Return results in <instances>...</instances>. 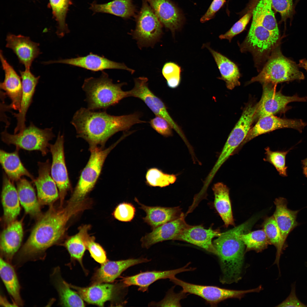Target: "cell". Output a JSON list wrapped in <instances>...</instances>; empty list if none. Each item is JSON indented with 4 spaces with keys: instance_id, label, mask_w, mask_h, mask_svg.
<instances>
[{
    "instance_id": "obj_31",
    "label": "cell",
    "mask_w": 307,
    "mask_h": 307,
    "mask_svg": "<svg viewBox=\"0 0 307 307\" xmlns=\"http://www.w3.org/2000/svg\"><path fill=\"white\" fill-rule=\"evenodd\" d=\"M211 53L219 69L221 76L218 78L224 80L227 88L232 90L239 86L241 76L239 68L234 62L226 56L213 50L207 44L204 45Z\"/></svg>"
},
{
    "instance_id": "obj_47",
    "label": "cell",
    "mask_w": 307,
    "mask_h": 307,
    "mask_svg": "<svg viewBox=\"0 0 307 307\" xmlns=\"http://www.w3.org/2000/svg\"><path fill=\"white\" fill-rule=\"evenodd\" d=\"M85 245L86 249L95 261L101 264L107 260L105 251L101 246L95 242L93 237L89 235L87 237Z\"/></svg>"
},
{
    "instance_id": "obj_24",
    "label": "cell",
    "mask_w": 307,
    "mask_h": 307,
    "mask_svg": "<svg viewBox=\"0 0 307 307\" xmlns=\"http://www.w3.org/2000/svg\"><path fill=\"white\" fill-rule=\"evenodd\" d=\"M189 263L184 266L176 269L164 271H152L140 273L135 275L122 277L121 281L126 287L136 286L138 290L144 292L148 290L149 286L156 281L161 279H169L170 280L175 275L182 272L193 270L195 268H188Z\"/></svg>"
},
{
    "instance_id": "obj_43",
    "label": "cell",
    "mask_w": 307,
    "mask_h": 307,
    "mask_svg": "<svg viewBox=\"0 0 307 307\" xmlns=\"http://www.w3.org/2000/svg\"><path fill=\"white\" fill-rule=\"evenodd\" d=\"M146 184L151 187L163 188L174 183L176 181V175L163 172L156 167L149 169L146 174Z\"/></svg>"
},
{
    "instance_id": "obj_26",
    "label": "cell",
    "mask_w": 307,
    "mask_h": 307,
    "mask_svg": "<svg viewBox=\"0 0 307 307\" xmlns=\"http://www.w3.org/2000/svg\"><path fill=\"white\" fill-rule=\"evenodd\" d=\"M221 233L219 230L213 229L211 227L206 229L202 225H190L179 234L175 240L192 244L217 256V252L212 240L219 237Z\"/></svg>"
},
{
    "instance_id": "obj_54",
    "label": "cell",
    "mask_w": 307,
    "mask_h": 307,
    "mask_svg": "<svg viewBox=\"0 0 307 307\" xmlns=\"http://www.w3.org/2000/svg\"><path fill=\"white\" fill-rule=\"evenodd\" d=\"M302 166L303 172L305 176L307 178V158L301 161Z\"/></svg>"
},
{
    "instance_id": "obj_9",
    "label": "cell",
    "mask_w": 307,
    "mask_h": 307,
    "mask_svg": "<svg viewBox=\"0 0 307 307\" xmlns=\"http://www.w3.org/2000/svg\"><path fill=\"white\" fill-rule=\"evenodd\" d=\"M257 107L256 104L250 102L246 105L241 115L230 134L218 158L211 169L215 174L221 165L234 153L247 136L255 120Z\"/></svg>"
},
{
    "instance_id": "obj_45",
    "label": "cell",
    "mask_w": 307,
    "mask_h": 307,
    "mask_svg": "<svg viewBox=\"0 0 307 307\" xmlns=\"http://www.w3.org/2000/svg\"><path fill=\"white\" fill-rule=\"evenodd\" d=\"M136 209L132 204L127 202L120 203L116 207L113 213L115 218L124 222L132 221L134 219Z\"/></svg>"
},
{
    "instance_id": "obj_7",
    "label": "cell",
    "mask_w": 307,
    "mask_h": 307,
    "mask_svg": "<svg viewBox=\"0 0 307 307\" xmlns=\"http://www.w3.org/2000/svg\"><path fill=\"white\" fill-rule=\"evenodd\" d=\"M9 126L6 125L1 133V139L5 143L14 145L19 149L39 151L43 156L50 151L49 141L55 137L52 128L41 129L31 122L22 131L11 134L7 131Z\"/></svg>"
},
{
    "instance_id": "obj_28",
    "label": "cell",
    "mask_w": 307,
    "mask_h": 307,
    "mask_svg": "<svg viewBox=\"0 0 307 307\" xmlns=\"http://www.w3.org/2000/svg\"><path fill=\"white\" fill-rule=\"evenodd\" d=\"M1 199L3 211V220L6 226L16 220L20 213V208L17 188L5 174L3 177Z\"/></svg>"
},
{
    "instance_id": "obj_55",
    "label": "cell",
    "mask_w": 307,
    "mask_h": 307,
    "mask_svg": "<svg viewBox=\"0 0 307 307\" xmlns=\"http://www.w3.org/2000/svg\"><path fill=\"white\" fill-rule=\"evenodd\" d=\"M298 67L304 69L307 71V59H303L299 60Z\"/></svg>"
},
{
    "instance_id": "obj_53",
    "label": "cell",
    "mask_w": 307,
    "mask_h": 307,
    "mask_svg": "<svg viewBox=\"0 0 307 307\" xmlns=\"http://www.w3.org/2000/svg\"><path fill=\"white\" fill-rule=\"evenodd\" d=\"M278 307H306L307 306L301 302L297 298L294 285L292 286L291 293L289 296L277 306Z\"/></svg>"
},
{
    "instance_id": "obj_12",
    "label": "cell",
    "mask_w": 307,
    "mask_h": 307,
    "mask_svg": "<svg viewBox=\"0 0 307 307\" xmlns=\"http://www.w3.org/2000/svg\"><path fill=\"white\" fill-rule=\"evenodd\" d=\"M171 281L181 287L183 292L199 296L212 306H216L220 302L228 298H241L246 294L260 291L258 287L246 290H236L215 286L197 285L185 282L176 277Z\"/></svg>"
},
{
    "instance_id": "obj_1",
    "label": "cell",
    "mask_w": 307,
    "mask_h": 307,
    "mask_svg": "<svg viewBox=\"0 0 307 307\" xmlns=\"http://www.w3.org/2000/svg\"><path fill=\"white\" fill-rule=\"evenodd\" d=\"M86 203L84 200L69 202L65 207L59 209L50 205L47 211L39 218L27 240L16 255V265L43 259L47 250L63 235L69 220L87 208Z\"/></svg>"
},
{
    "instance_id": "obj_48",
    "label": "cell",
    "mask_w": 307,
    "mask_h": 307,
    "mask_svg": "<svg viewBox=\"0 0 307 307\" xmlns=\"http://www.w3.org/2000/svg\"><path fill=\"white\" fill-rule=\"evenodd\" d=\"M272 8L279 13L281 17V21H285L293 16L294 6L293 0H271Z\"/></svg>"
},
{
    "instance_id": "obj_11",
    "label": "cell",
    "mask_w": 307,
    "mask_h": 307,
    "mask_svg": "<svg viewBox=\"0 0 307 307\" xmlns=\"http://www.w3.org/2000/svg\"><path fill=\"white\" fill-rule=\"evenodd\" d=\"M263 85V92L261 99L257 103L255 115V119L269 115H275L285 113L291 108L287 105L294 101L306 102L307 97H300L295 94L292 96L283 95L281 91H277L276 85L270 83H265Z\"/></svg>"
},
{
    "instance_id": "obj_16",
    "label": "cell",
    "mask_w": 307,
    "mask_h": 307,
    "mask_svg": "<svg viewBox=\"0 0 307 307\" xmlns=\"http://www.w3.org/2000/svg\"><path fill=\"white\" fill-rule=\"evenodd\" d=\"M69 285L71 288L77 291L85 301L101 307L103 306L106 302L116 298L121 291L127 287L121 281L117 284L98 283L86 287H78L70 284Z\"/></svg>"
},
{
    "instance_id": "obj_42",
    "label": "cell",
    "mask_w": 307,
    "mask_h": 307,
    "mask_svg": "<svg viewBox=\"0 0 307 307\" xmlns=\"http://www.w3.org/2000/svg\"><path fill=\"white\" fill-rule=\"evenodd\" d=\"M53 14L58 24L57 34L62 37L69 32L65 22L69 0H49Z\"/></svg>"
},
{
    "instance_id": "obj_14",
    "label": "cell",
    "mask_w": 307,
    "mask_h": 307,
    "mask_svg": "<svg viewBox=\"0 0 307 307\" xmlns=\"http://www.w3.org/2000/svg\"><path fill=\"white\" fill-rule=\"evenodd\" d=\"M64 144V136L59 132L55 143L50 144L49 146L52 156L51 174L59 190L61 206L71 187L65 161Z\"/></svg>"
},
{
    "instance_id": "obj_13",
    "label": "cell",
    "mask_w": 307,
    "mask_h": 307,
    "mask_svg": "<svg viewBox=\"0 0 307 307\" xmlns=\"http://www.w3.org/2000/svg\"><path fill=\"white\" fill-rule=\"evenodd\" d=\"M148 79L145 77H139L134 80V86L127 91L128 96L138 98L143 101L156 116L166 120L182 138H184L179 127L169 114L163 101L150 90L148 86Z\"/></svg>"
},
{
    "instance_id": "obj_23",
    "label": "cell",
    "mask_w": 307,
    "mask_h": 307,
    "mask_svg": "<svg viewBox=\"0 0 307 307\" xmlns=\"http://www.w3.org/2000/svg\"><path fill=\"white\" fill-rule=\"evenodd\" d=\"M162 25L173 33L182 27L184 17L170 0H146Z\"/></svg>"
},
{
    "instance_id": "obj_29",
    "label": "cell",
    "mask_w": 307,
    "mask_h": 307,
    "mask_svg": "<svg viewBox=\"0 0 307 307\" xmlns=\"http://www.w3.org/2000/svg\"><path fill=\"white\" fill-rule=\"evenodd\" d=\"M275 211L273 215L279 229L282 243L287 247L286 242L290 233L300 224L296 221L300 210H292L287 207L286 199L279 197L275 199Z\"/></svg>"
},
{
    "instance_id": "obj_41",
    "label": "cell",
    "mask_w": 307,
    "mask_h": 307,
    "mask_svg": "<svg viewBox=\"0 0 307 307\" xmlns=\"http://www.w3.org/2000/svg\"><path fill=\"white\" fill-rule=\"evenodd\" d=\"M239 238L246 246V251L254 250L257 252H261L269 244L263 229L242 233Z\"/></svg>"
},
{
    "instance_id": "obj_32",
    "label": "cell",
    "mask_w": 307,
    "mask_h": 307,
    "mask_svg": "<svg viewBox=\"0 0 307 307\" xmlns=\"http://www.w3.org/2000/svg\"><path fill=\"white\" fill-rule=\"evenodd\" d=\"M51 281L58 293L61 305L65 307H84L83 299L71 289L69 284L63 279L59 268H55L50 275Z\"/></svg>"
},
{
    "instance_id": "obj_49",
    "label": "cell",
    "mask_w": 307,
    "mask_h": 307,
    "mask_svg": "<svg viewBox=\"0 0 307 307\" xmlns=\"http://www.w3.org/2000/svg\"><path fill=\"white\" fill-rule=\"evenodd\" d=\"M173 289L168 292L165 297L159 302H152L150 306H181L180 301L184 298L186 293L182 291L178 293H174Z\"/></svg>"
},
{
    "instance_id": "obj_44",
    "label": "cell",
    "mask_w": 307,
    "mask_h": 307,
    "mask_svg": "<svg viewBox=\"0 0 307 307\" xmlns=\"http://www.w3.org/2000/svg\"><path fill=\"white\" fill-rule=\"evenodd\" d=\"M293 148L286 151H272L269 147L265 149V157L264 160L272 164L276 169L280 175L287 176V169L286 165L287 155Z\"/></svg>"
},
{
    "instance_id": "obj_39",
    "label": "cell",
    "mask_w": 307,
    "mask_h": 307,
    "mask_svg": "<svg viewBox=\"0 0 307 307\" xmlns=\"http://www.w3.org/2000/svg\"><path fill=\"white\" fill-rule=\"evenodd\" d=\"M89 228L87 225L82 226L77 234L68 238L63 244L71 258L78 262L82 267V258L86 249L85 240L89 235L88 231Z\"/></svg>"
},
{
    "instance_id": "obj_18",
    "label": "cell",
    "mask_w": 307,
    "mask_h": 307,
    "mask_svg": "<svg viewBox=\"0 0 307 307\" xmlns=\"http://www.w3.org/2000/svg\"><path fill=\"white\" fill-rule=\"evenodd\" d=\"M0 58L5 73V78L3 81L0 83V88L5 91L3 93V95L7 96L11 101L10 105H6V108L7 110L12 109L19 111L20 107L22 90L21 77L8 62L1 50Z\"/></svg>"
},
{
    "instance_id": "obj_56",
    "label": "cell",
    "mask_w": 307,
    "mask_h": 307,
    "mask_svg": "<svg viewBox=\"0 0 307 307\" xmlns=\"http://www.w3.org/2000/svg\"><path fill=\"white\" fill-rule=\"evenodd\" d=\"M296 0V2H297L298 1H299V0Z\"/></svg>"
},
{
    "instance_id": "obj_17",
    "label": "cell",
    "mask_w": 307,
    "mask_h": 307,
    "mask_svg": "<svg viewBox=\"0 0 307 307\" xmlns=\"http://www.w3.org/2000/svg\"><path fill=\"white\" fill-rule=\"evenodd\" d=\"M43 63L45 64L53 63L67 64L94 72L107 69H119L126 70L132 74L134 71L124 64L112 61L104 57L91 53L84 56L50 61Z\"/></svg>"
},
{
    "instance_id": "obj_50",
    "label": "cell",
    "mask_w": 307,
    "mask_h": 307,
    "mask_svg": "<svg viewBox=\"0 0 307 307\" xmlns=\"http://www.w3.org/2000/svg\"><path fill=\"white\" fill-rule=\"evenodd\" d=\"M151 127L157 132L163 136L167 137L173 135L171 126L165 119L156 116L150 122Z\"/></svg>"
},
{
    "instance_id": "obj_15",
    "label": "cell",
    "mask_w": 307,
    "mask_h": 307,
    "mask_svg": "<svg viewBox=\"0 0 307 307\" xmlns=\"http://www.w3.org/2000/svg\"><path fill=\"white\" fill-rule=\"evenodd\" d=\"M306 125V123L300 119L280 118L274 115L262 117L260 118L255 125L251 128L236 151L249 141L260 135L285 128H293L301 133Z\"/></svg>"
},
{
    "instance_id": "obj_19",
    "label": "cell",
    "mask_w": 307,
    "mask_h": 307,
    "mask_svg": "<svg viewBox=\"0 0 307 307\" xmlns=\"http://www.w3.org/2000/svg\"><path fill=\"white\" fill-rule=\"evenodd\" d=\"M38 175L34 181L40 204L52 205L59 196L57 187L51 174V164L49 160L39 162Z\"/></svg>"
},
{
    "instance_id": "obj_46",
    "label": "cell",
    "mask_w": 307,
    "mask_h": 307,
    "mask_svg": "<svg viewBox=\"0 0 307 307\" xmlns=\"http://www.w3.org/2000/svg\"><path fill=\"white\" fill-rule=\"evenodd\" d=\"M252 15V12L249 11L236 22L225 34L220 35L221 39H227L231 42L235 36L242 32L245 29Z\"/></svg>"
},
{
    "instance_id": "obj_33",
    "label": "cell",
    "mask_w": 307,
    "mask_h": 307,
    "mask_svg": "<svg viewBox=\"0 0 307 307\" xmlns=\"http://www.w3.org/2000/svg\"><path fill=\"white\" fill-rule=\"evenodd\" d=\"M19 149L12 153H8L3 150L0 151V161L5 174L13 182H17L23 176L30 178L33 182L35 180L32 175L22 163L18 155Z\"/></svg>"
},
{
    "instance_id": "obj_51",
    "label": "cell",
    "mask_w": 307,
    "mask_h": 307,
    "mask_svg": "<svg viewBox=\"0 0 307 307\" xmlns=\"http://www.w3.org/2000/svg\"><path fill=\"white\" fill-rule=\"evenodd\" d=\"M181 67L176 63L171 62L166 63L162 69V74L166 80L181 76Z\"/></svg>"
},
{
    "instance_id": "obj_57",
    "label": "cell",
    "mask_w": 307,
    "mask_h": 307,
    "mask_svg": "<svg viewBox=\"0 0 307 307\" xmlns=\"http://www.w3.org/2000/svg\"></svg>"
},
{
    "instance_id": "obj_34",
    "label": "cell",
    "mask_w": 307,
    "mask_h": 307,
    "mask_svg": "<svg viewBox=\"0 0 307 307\" xmlns=\"http://www.w3.org/2000/svg\"><path fill=\"white\" fill-rule=\"evenodd\" d=\"M212 189L214 195V207L225 226H235L229 188L222 182H218L213 185Z\"/></svg>"
},
{
    "instance_id": "obj_27",
    "label": "cell",
    "mask_w": 307,
    "mask_h": 307,
    "mask_svg": "<svg viewBox=\"0 0 307 307\" xmlns=\"http://www.w3.org/2000/svg\"><path fill=\"white\" fill-rule=\"evenodd\" d=\"M23 236L22 224L15 220L6 226L0 236V248L2 258L9 263L20 248Z\"/></svg>"
},
{
    "instance_id": "obj_10",
    "label": "cell",
    "mask_w": 307,
    "mask_h": 307,
    "mask_svg": "<svg viewBox=\"0 0 307 307\" xmlns=\"http://www.w3.org/2000/svg\"><path fill=\"white\" fill-rule=\"evenodd\" d=\"M136 24L132 34L139 46H152L159 40L162 34V25L146 0H142Z\"/></svg>"
},
{
    "instance_id": "obj_36",
    "label": "cell",
    "mask_w": 307,
    "mask_h": 307,
    "mask_svg": "<svg viewBox=\"0 0 307 307\" xmlns=\"http://www.w3.org/2000/svg\"><path fill=\"white\" fill-rule=\"evenodd\" d=\"M272 8L271 0H259L252 11V20L275 35L281 37Z\"/></svg>"
},
{
    "instance_id": "obj_5",
    "label": "cell",
    "mask_w": 307,
    "mask_h": 307,
    "mask_svg": "<svg viewBox=\"0 0 307 307\" xmlns=\"http://www.w3.org/2000/svg\"><path fill=\"white\" fill-rule=\"evenodd\" d=\"M298 67L295 62L283 54L279 45L272 52L259 73L252 77L247 84L257 82L262 84L270 83L277 85L303 80L304 75Z\"/></svg>"
},
{
    "instance_id": "obj_52",
    "label": "cell",
    "mask_w": 307,
    "mask_h": 307,
    "mask_svg": "<svg viewBox=\"0 0 307 307\" xmlns=\"http://www.w3.org/2000/svg\"><path fill=\"white\" fill-rule=\"evenodd\" d=\"M225 1V0H213L206 12L201 18L200 22L204 23L213 18Z\"/></svg>"
},
{
    "instance_id": "obj_40",
    "label": "cell",
    "mask_w": 307,
    "mask_h": 307,
    "mask_svg": "<svg viewBox=\"0 0 307 307\" xmlns=\"http://www.w3.org/2000/svg\"><path fill=\"white\" fill-rule=\"evenodd\" d=\"M263 228L269 244L273 245L276 248L274 263L279 267L281 255L286 247L282 243L280 231L273 215L265 219L263 223Z\"/></svg>"
},
{
    "instance_id": "obj_3",
    "label": "cell",
    "mask_w": 307,
    "mask_h": 307,
    "mask_svg": "<svg viewBox=\"0 0 307 307\" xmlns=\"http://www.w3.org/2000/svg\"><path fill=\"white\" fill-rule=\"evenodd\" d=\"M251 225L249 221H246L221 233L213 242L219 261L221 273L219 281L222 284L237 283L241 279L245 246L239 236Z\"/></svg>"
},
{
    "instance_id": "obj_25",
    "label": "cell",
    "mask_w": 307,
    "mask_h": 307,
    "mask_svg": "<svg viewBox=\"0 0 307 307\" xmlns=\"http://www.w3.org/2000/svg\"><path fill=\"white\" fill-rule=\"evenodd\" d=\"M150 261L151 260L143 258L116 261L107 260L101 264L96 271L92 277V283L94 284L112 282L129 267Z\"/></svg>"
},
{
    "instance_id": "obj_38",
    "label": "cell",
    "mask_w": 307,
    "mask_h": 307,
    "mask_svg": "<svg viewBox=\"0 0 307 307\" xmlns=\"http://www.w3.org/2000/svg\"><path fill=\"white\" fill-rule=\"evenodd\" d=\"M0 274L8 292L15 304L18 306L22 305L23 302L20 294V286L14 269L9 262L1 257Z\"/></svg>"
},
{
    "instance_id": "obj_37",
    "label": "cell",
    "mask_w": 307,
    "mask_h": 307,
    "mask_svg": "<svg viewBox=\"0 0 307 307\" xmlns=\"http://www.w3.org/2000/svg\"><path fill=\"white\" fill-rule=\"evenodd\" d=\"M90 8L95 12L109 13L125 18L134 16L136 11L132 0H114L100 4L93 3Z\"/></svg>"
},
{
    "instance_id": "obj_4",
    "label": "cell",
    "mask_w": 307,
    "mask_h": 307,
    "mask_svg": "<svg viewBox=\"0 0 307 307\" xmlns=\"http://www.w3.org/2000/svg\"><path fill=\"white\" fill-rule=\"evenodd\" d=\"M125 83L114 84L107 73L102 71L99 77H91L85 79L82 86L85 92L88 109L93 111L106 110L128 97L127 91L122 87Z\"/></svg>"
},
{
    "instance_id": "obj_21",
    "label": "cell",
    "mask_w": 307,
    "mask_h": 307,
    "mask_svg": "<svg viewBox=\"0 0 307 307\" xmlns=\"http://www.w3.org/2000/svg\"><path fill=\"white\" fill-rule=\"evenodd\" d=\"M190 226L186 222L183 213L179 218L153 229L152 232L142 237L140 240L141 246L148 249L159 242L175 240L179 234Z\"/></svg>"
},
{
    "instance_id": "obj_8",
    "label": "cell",
    "mask_w": 307,
    "mask_h": 307,
    "mask_svg": "<svg viewBox=\"0 0 307 307\" xmlns=\"http://www.w3.org/2000/svg\"><path fill=\"white\" fill-rule=\"evenodd\" d=\"M120 138L108 148H89L90 155L82 170L69 202H77L84 200L86 195L94 187L100 175L105 160L111 150L122 140Z\"/></svg>"
},
{
    "instance_id": "obj_35",
    "label": "cell",
    "mask_w": 307,
    "mask_h": 307,
    "mask_svg": "<svg viewBox=\"0 0 307 307\" xmlns=\"http://www.w3.org/2000/svg\"><path fill=\"white\" fill-rule=\"evenodd\" d=\"M17 190L20 204L30 216L39 218L42 215L40 203L31 183L25 178L16 182Z\"/></svg>"
},
{
    "instance_id": "obj_2",
    "label": "cell",
    "mask_w": 307,
    "mask_h": 307,
    "mask_svg": "<svg viewBox=\"0 0 307 307\" xmlns=\"http://www.w3.org/2000/svg\"><path fill=\"white\" fill-rule=\"evenodd\" d=\"M136 113L120 116L111 115L106 110L95 111L81 107L74 115L71 123L76 136L89 144V148H104L108 140L116 133L127 130L134 125L145 123Z\"/></svg>"
},
{
    "instance_id": "obj_20",
    "label": "cell",
    "mask_w": 307,
    "mask_h": 307,
    "mask_svg": "<svg viewBox=\"0 0 307 307\" xmlns=\"http://www.w3.org/2000/svg\"><path fill=\"white\" fill-rule=\"evenodd\" d=\"M22 82V94L20 111L18 113H12L16 118L17 123L14 129L16 133L23 130L26 127V117L28 110L32 101L36 86L40 76H36L31 72L30 69L20 70Z\"/></svg>"
},
{
    "instance_id": "obj_30",
    "label": "cell",
    "mask_w": 307,
    "mask_h": 307,
    "mask_svg": "<svg viewBox=\"0 0 307 307\" xmlns=\"http://www.w3.org/2000/svg\"><path fill=\"white\" fill-rule=\"evenodd\" d=\"M134 200L146 213L143 218L144 221L153 229L179 218L183 213L179 207L149 206L141 203L136 198Z\"/></svg>"
},
{
    "instance_id": "obj_6",
    "label": "cell",
    "mask_w": 307,
    "mask_h": 307,
    "mask_svg": "<svg viewBox=\"0 0 307 307\" xmlns=\"http://www.w3.org/2000/svg\"><path fill=\"white\" fill-rule=\"evenodd\" d=\"M281 39L252 20L246 37L238 45L242 52L251 53L255 66L260 72L273 51L280 45Z\"/></svg>"
},
{
    "instance_id": "obj_22",
    "label": "cell",
    "mask_w": 307,
    "mask_h": 307,
    "mask_svg": "<svg viewBox=\"0 0 307 307\" xmlns=\"http://www.w3.org/2000/svg\"><path fill=\"white\" fill-rule=\"evenodd\" d=\"M6 41V47L13 51L26 69H30L34 59L41 54L39 43L32 41L28 37L9 34Z\"/></svg>"
}]
</instances>
